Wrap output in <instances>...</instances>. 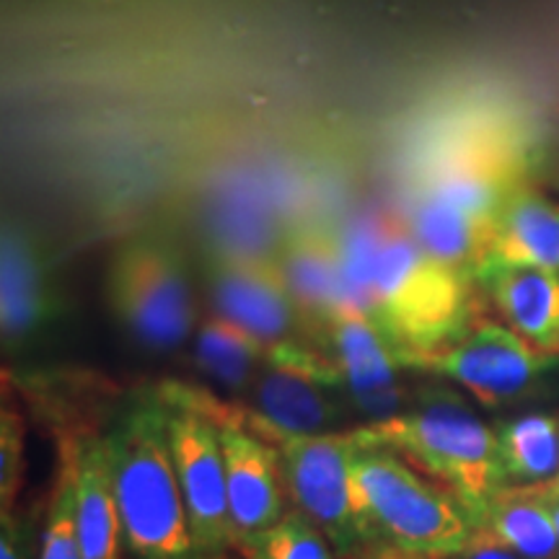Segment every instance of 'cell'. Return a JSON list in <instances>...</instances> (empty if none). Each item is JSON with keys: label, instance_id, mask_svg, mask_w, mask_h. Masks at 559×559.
<instances>
[{"label": "cell", "instance_id": "obj_1", "mask_svg": "<svg viewBox=\"0 0 559 559\" xmlns=\"http://www.w3.org/2000/svg\"><path fill=\"white\" fill-rule=\"evenodd\" d=\"M342 251L353 309L376 321L400 366L453 345L481 317L474 280L430 257L402 223H360Z\"/></svg>", "mask_w": 559, "mask_h": 559}, {"label": "cell", "instance_id": "obj_2", "mask_svg": "<svg viewBox=\"0 0 559 559\" xmlns=\"http://www.w3.org/2000/svg\"><path fill=\"white\" fill-rule=\"evenodd\" d=\"M349 479L362 536L358 559H453L477 539L464 502L400 453L355 443Z\"/></svg>", "mask_w": 559, "mask_h": 559}, {"label": "cell", "instance_id": "obj_3", "mask_svg": "<svg viewBox=\"0 0 559 559\" xmlns=\"http://www.w3.org/2000/svg\"><path fill=\"white\" fill-rule=\"evenodd\" d=\"M132 559H207L194 547L160 391H138L104 436Z\"/></svg>", "mask_w": 559, "mask_h": 559}, {"label": "cell", "instance_id": "obj_4", "mask_svg": "<svg viewBox=\"0 0 559 559\" xmlns=\"http://www.w3.org/2000/svg\"><path fill=\"white\" fill-rule=\"evenodd\" d=\"M355 443L381 445L436 479L469 510L474 528L500 489L508 487L500 466L498 432L461 396L445 389L425 391L412 409L349 430Z\"/></svg>", "mask_w": 559, "mask_h": 559}, {"label": "cell", "instance_id": "obj_5", "mask_svg": "<svg viewBox=\"0 0 559 559\" xmlns=\"http://www.w3.org/2000/svg\"><path fill=\"white\" fill-rule=\"evenodd\" d=\"M158 391L166 404L171 459L185 492L194 547L207 559H226L239 536L230 519L221 430L207 407V394L185 383H164Z\"/></svg>", "mask_w": 559, "mask_h": 559}, {"label": "cell", "instance_id": "obj_6", "mask_svg": "<svg viewBox=\"0 0 559 559\" xmlns=\"http://www.w3.org/2000/svg\"><path fill=\"white\" fill-rule=\"evenodd\" d=\"M107 293L117 321L143 347L160 353L190 337L194 326L190 280L169 243L132 239L117 249Z\"/></svg>", "mask_w": 559, "mask_h": 559}, {"label": "cell", "instance_id": "obj_7", "mask_svg": "<svg viewBox=\"0 0 559 559\" xmlns=\"http://www.w3.org/2000/svg\"><path fill=\"white\" fill-rule=\"evenodd\" d=\"M243 423L280 451L288 495L300 513L326 536L337 559H358L362 536L355 515L353 479H349V459L355 449L353 436L349 432L288 436L262 425L251 412H243Z\"/></svg>", "mask_w": 559, "mask_h": 559}, {"label": "cell", "instance_id": "obj_8", "mask_svg": "<svg viewBox=\"0 0 559 559\" xmlns=\"http://www.w3.org/2000/svg\"><path fill=\"white\" fill-rule=\"evenodd\" d=\"M557 360L559 355L534 347L510 326L479 317L459 342L436 353L404 358L402 368L443 376L464 386L485 407H500L526 394Z\"/></svg>", "mask_w": 559, "mask_h": 559}, {"label": "cell", "instance_id": "obj_9", "mask_svg": "<svg viewBox=\"0 0 559 559\" xmlns=\"http://www.w3.org/2000/svg\"><path fill=\"white\" fill-rule=\"evenodd\" d=\"M526 151L506 135L459 140L425 164L412 198H428L492 226L506 200L528 185Z\"/></svg>", "mask_w": 559, "mask_h": 559}, {"label": "cell", "instance_id": "obj_10", "mask_svg": "<svg viewBox=\"0 0 559 559\" xmlns=\"http://www.w3.org/2000/svg\"><path fill=\"white\" fill-rule=\"evenodd\" d=\"M215 313L241 326L267 347L321 345V332L298 309L277 260L264 257H221L210 272Z\"/></svg>", "mask_w": 559, "mask_h": 559}, {"label": "cell", "instance_id": "obj_11", "mask_svg": "<svg viewBox=\"0 0 559 559\" xmlns=\"http://www.w3.org/2000/svg\"><path fill=\"white\" fill-rule=\"evenodd\" d=\"M207 407L221 430L228 506L236 536L260 534L288 513L285 508L288 481H285L283 459L270 440L257 436L243 423L241 409H230L213 396H207Z\"/></svg>", "mask_w": 559, "mask_h": 559}, {"label": "cell", "instance_id": "obj_12", "mask_svg": "<svg viewBox=\"0 0 559 559\" xmlns=\"http://www.w3.org/2000/svg\"><path fill=\"white\" fill-rule=\"evenodd\" d=\"M330 349L342 373L349 402L370 423L402 415L404 389L400 360L376 321L358 309L342 311L330 324Z\"/></svg>", "mask_w": 559, "mask_h": 559}, {"label": "cell", "instance_id": "obj_13", "mask_svg": "<svg viewBox=\"0 0 559 559\" xmlns=\"http://www.w3.org/2000/svg\"><path fill=\"white\" fill-rule=\"evenodd\" d=\"M277 264L298 309L330 342L332 321L342 311L353 309L342 236L321 226L296 228L280 247Z\"/></svg>", "mask_w": 559, "mask_h": 559}, {"label": "cell", "instance_id": "obj_14", "mask_svg": "<svg viewBox=\"0 0 559 559\" xmlns=\"http://www.w3.org/2000/svg\"><path fill=\"white\" fill-rule=\"evenodd\" d=\"M474 283L487 290L510 330L544 353L559 355V272L489 262Z\"/></svg>", "mask_w": 559, "mask_h": 559}, {"label": "cell", "instance_id": "obj_15", "mask_svg": "<svg viewBox=\"0 0 559 559\" xmlns=\"http://www.w3.org/2000/svg\"><path fill=\"white\" fill-rule=\"evenodd\" d=\"M52 288L37 247L19 226L5 223L0 243V330L5 349L21 347L55 319Z\"/></svg>", "mask_w": 559, "mask_h": 559}, {"label": "cell", "instance_id": "obj_16", "mask_svg": "<svg viewBox=\"0 0 559 559\" xmlns=\"http://www.w3.org/2000/svg\"><path fill=\"white\" fill-rule=\"evenodd\" d=\"M81 559H120L122 519L104 436L73 438Z\"/></svg>", "mask_w": 559, "mask_h": 559}, {"label": "cell", "instance_id": "obj_17", "mask_svg": "<svg viewBox=\"0 0 559 559\" xmlns=\"http://www.w3.org/2000/svg\"><path fill=\"white\" fill-rule=\"evenodd\" d=\"M489 262L531 264V267L559 272L557 202L531 185H523L510 194L495 223L492 249L485 264Z\"/></svg>", "mask_w": 559, "mask_h": 559}, {"label": "cell", "instance_id": "obj_18", "mask_svg": "<svg viewBox=\"0 0 559 559\" xmlns=\"http://www.w3.org/2000/svg\"><path fill=\"white\" fill-rule=\"evenodd\" d=\"M474 544L506 547L523 559H559L551 506L536 487H506L481 515Z\"/></svg>", "mask_w": 559, "mask_h": 559}, {"label": "cell", "instance_id": "obj_19", "mask_svg": "<svg viewBox=\"0 0 559 559\" xmlns=\"http://www.w3.org/2000/svg\"><path fill=\"white\" fill-rule=\"evenodd\" d=\"M508 487H534L559 474V415H523L498 430Z\"/></svg>", "mask_w": 559, "mask_h": 559}, {"label": "cell", "instance_id": "obj_20", "mask_svg": "<svg viewBox=\"0 0 559 559\" xmlns=\"http://www.w3.org/2000/svg\"><path fill=\"white\" fill-rule=\"evenodd\" d=\"M267 345L218 313L202 321L194 342V360L200 370L234 391L251 389L257 373L267 362Z\"/></svg>", "mask_w": 559, "mask_h": 559}, {"label": "cell", "instance_id": "obj_21", "mask_svg": "<svg viewBox=\"0 0 559 559\" xmlns=\"http://www.w3.org/2000/svg\"><path fill=\"white\" fill-rule=\"evenodd\" d=\"M236 551L243 559H337L326 536L298 508L260 534L239 536Z\"/></svg>", "mask_w": 559, "mask_h": 559}, {"label": "cell", "instance_id": "obj_22", "mask_svg": "<svg viewBox=\"0 0 559 559\" xmlns=\"http://www.w3.org/2000/svg\"><path fill=\"white\" fill-rule=\"evenodd\" d=\"M39 559H81L79 521H75V449L73 438L60 445V472L55 481V495L41 536Z\"/></svg>", "mask_w": 559, "mask_h": 559}, {"label": "cell", "instance_id": "obj_23", "mask_svg": "<svg viewBox=\"0 0 559 559\" xmlns=\"http://www.w3.org/2000/svg\"><path fill=\"white\" fill-rule=\"evenodd\" d=\"M24 438L26 425L16 409L3 407L0 415V508L3 515L13 513L21 477H24Z\"/></svg>", "mask_w": 559, "mask_h": 559}, {"label": "cell", "instance_id": "obj_24", "mask_svg": "<svg viewBox=\"0 0 559 559\" xmlns=\"http://www.w3.org/2000/svg\"><path fill=\"white\" fill-rule=\"evenodd\" d=\"M0 559H34V523L16 513L3 515L0 528Z\"/></svg>", "mask_w": 559, "mask_h": 559}, {"label": "cell", "instance_id": "obj_25", "mask_svg": "<svg viewBox=\"0 0 559 559\" xmlns=\"http://www.w3.org/2000/svg\"><path fill=\"white\" fill-rule=\"evenodd\" d=\"M453 559H523L506 547H495V544H472L464 555Z\"/></svg>", "mask_w": 559, "mask_h": 559}, {"label": "cell", "instance_id": "obj_26", "mask_svg": "<svg viewBox=\"0 0 559 559\" xmlns=\"http://www.w3.org/2000/svg\"><path fill=\"white\" fill-rule=\"evenodd\" d=\"M534 487L539 489L542 498H547V500H559V474H557L555 479L544 481V485H534Z\"/></svg>", "mask_w": 559, "mask_h": 559}, {"label": "cell", "instance_id": "obj_27", "mask_svg": "<svg viewBox=\"0 0 559 559\" xmlns=\"http://www.w3.org/2000/svg\"><path fill=\"white\" fill-rule=\"evenodd\" d=\"M551 506V515H555V523H557V536H559V500H549Z\"/></svg>", "mask_w": 559, "mask_h": 559}]
</instances>
